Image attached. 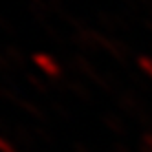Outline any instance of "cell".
I'll return each instance as SVG.
<instances>
[{"instance_id":"cell-1","label":"cell","mask_w":152,"mask_h":152,"mask_svg":"<svg viewBox=\"0 0 152 152\" xmlns=\"http://www.w3.org/2000/svg\"><path fill=\"white\" fill-rule=\"evenodd\" d=\"M31 61H33L35 66H37L39 70L44 72L48 77H57V75L61 73V70H59V66H57L55 59L50 57V55H46V53H33V55H31Z\"/></svg>"},{"instance_id":"cell-2","label":"cell","mask_w":152,"mask_h":152,"mask_svg":"<svg viewBox=\"0 0 152 152\" xmlns=\"http://www.w3.org/2000/svg\"><path fill=\"white\" fill-rule=\"evenodd\" d=\"M4 53H6V57H7L9 64H11V68H22V66H24L26 59H24L22 51H20L18 48H15V46H7V48L4 50Z\"/></svg>"},{"instance_id":"cell-3","label":"cell","mask_w":152,"mask_h":152,"mask_svg":"<svg viewBox=\"0 0 152 152\" xmlns=\"http://www.w3.org/2000/svg\"><path fill=\"white\" fill-rule=\"evenodd\" d=\"M0 70H11V64H9L4 51H0Z\"/></svg>"}]
</instances>
